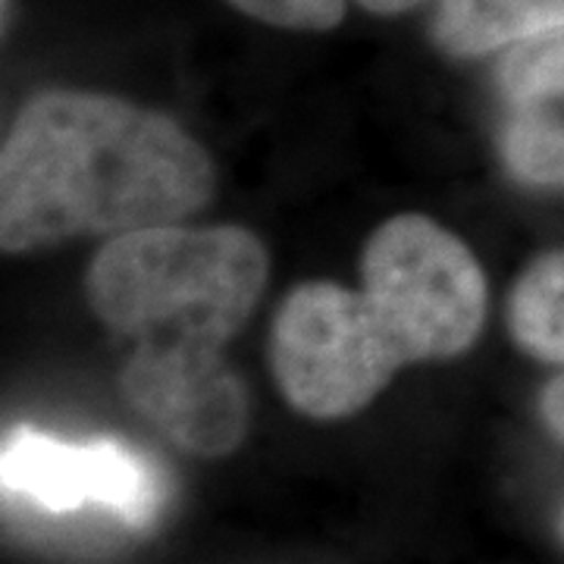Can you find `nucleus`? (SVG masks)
I'll return each mask as SVG.
<instances>
[{
  "instance_id": "13",
  "label": "nucleus",
  "mask_w": 564,
  "mask_h": 564,
  "mask_svg": "<svg viewBox=\"0 0 564 564\" xmlns=\"http://www.w3.org/2000/svg\"><path fill=\"white\" fill-rule=\"evenodd\" d=\"M558 527H562V536H564V511H562V524H558Z\"/></svg>"
},
{
  "instance_id": "6",
  "label": "nucleus",
  "mask_w": 564,
  "mask_h": 564,
  "mask_svg": "<svg viewBox=\"0 0 564 564\" xmlns=\"http://www.w3.org/2000/svg\"><path fill=\"white\" fill-rule=\"evenodd\" d=\"M122 395L182 448L220 458L245 440L248 395L226 361H166L132 355L120 373Z\"/></svg>"
},
{
  "instance_id": "8",
  "label": "nucleus",
  "mask_w": 564,
  "mask_h": 564,
  "mask_svg": "<svg viewBox=\"0 0 564 564\" xmlns=\"http://www.w3.org/2000/svg\"><path fill=\"white\" fill-rule=\"evenodd\" d=\"M511 339L533 358L564 364V251L543 254L508 295Z\"/></svg>"
},
{
  "instance_id": "2",
  "label": "nucleus",
  "mask_w": 564,
  "mask_h": 564,
  "mask_svg": "<svg viewBox=\"0 0 564 564\" xmlns=\"http://www.w3.org/2000/svg\"><path fill=\"white\" fill-rule=\"evenodd\" d=\"M267 251L242 226L120 232L85 276L91 311L135 343L132 355L220 361L267 285Z\"/></svg>"
},
{
  "instance_id": "5",
  "label": "nucleus",
  "mask_w": 564,
  "mask_h": 564,
  "mask_svg": "<svg viewBox=\"0 0 564 564\" xmlns=\"http://www.w3.org/2000/svg\"><path fill=\"white\" fill-rule=\"evenodd\" d=\"M3 492L51 514L101 508L126 527H148L163 508V477L144 455L117 440L66 443L17 426L0 452Z\"/></svg>"
},
{
  "instance_id": "9",
  "label": "nucleus",
  "mask_w": 564,
  "mask_h": 564,
  "mask_svg": "<svg viewBox=\"0 0 564 564\" xmlns=\"http://www.w3.org/2000/svg\"><path fill=\"white\" fill-rule=\"evenodd\" d=\"M502 151L521 182L564 188V98L505 107Z\"/></svg>"
},
{
  "instance_id": "4",
  "label": "nucleus",
  "mask_w": 564,
  "mask_h": 564,
  "mask_svg": "<svg viewBox=\"0 0 564 564\" xmlns=\"http://www.w3.org/2000/svg\"><path fill=\"white\" fill-rule=\"evenodd\" d=\"M270 367L295 411L336 421L367 408L408 364L364 292L304 282L273 321Z\"/></svg>"
},
{
  "instance_id": "3",
  "label": "nucleus",
  "mask_w": 564,
  "mask_h": 564,
  "mask_svg": "<svg viewBox=\"0 0 564 564\" xmlns=\"http://www.w3.org/2000/svg\"><path fill=\"white\" fill-rule=\"evenodd\" d=\"M361 282L404 364L452 361L484 329V270L455 232L430 217L386 220L364 248Z\"/></svg>"
},
{
  "instance_id": "10",
  "label": "nucleus",
  "mask_w": 564,
  "mask_h": 564,
  "mask_svg": "<svg viewBox=\"0 0 564 564\" xmlns=\"http://www.w3.org/2000/svg\"><path fill=\"white\" fill-rule=\"evenodd\" d=\"M496 88L505 107L564 98V29L508 44L496 66Z\"/></svg>"
},
{
  "instance_id": "1",
  "label": "nucleus",
  "mask_w": 564,
  "mask_h": 564,
  "mask_svg": "<svg viewBox=\"0 0 564 564\" xmlns=\"http://www.w3.org/2000/svg\"><path fill=\"white\" fill-rule=\"evenodd\" d=\"M214 195V166L182 126L135 104L44 91L13 120L0 154L7 254L170 226Z\"/></svg>"
},
{
  "instance_id": "11",
  "label": "nucleus",
  "mask_w": 564,
  "mask_h": 564,
  "mask_svg": "<svg viewBox=\"0 0 564 564\" xmlns=\"http://www.w3.org/2000/svg\"><path fill=\"white\" fill-rule=\"evenodd\" d=\"M239 13L251 20L276 25V29H295V32H326L339 25L348 13V3H358L367 13L377 17H399L423 0H226Z\"/></svg>"
},
{
  "instance_id": "7",
  "label": "nucleus",
  "mask_w": 564,
  "mask_h": 564,
  "mask_svg": "<svg viewBox=\"0 0 564 564\" xmlns=\"http://www.w3.org/2000/svg\"><path fill=\"white\" fill-rule=\"evenodd\" d=\"M564 29V0H436L433 39L452 57H486Z\"/></svg>"
},
{
  "instance_id": "12",
  "label": "nucleus",
  "mask_w": 564,
  "mask_h": 564,
  "mask_svg": "<svg viewBox=\"0 0 564 564\" xmlns=\"http://www.w3.org/2000/svg\"><path fill=\"white\" fill-rule=\"evenodd\" d=\"M540 411H543V421L549 423V430L564 443V373L558 380L545 386L543 399H540Z\"/></svg>"
}]
</instances>
